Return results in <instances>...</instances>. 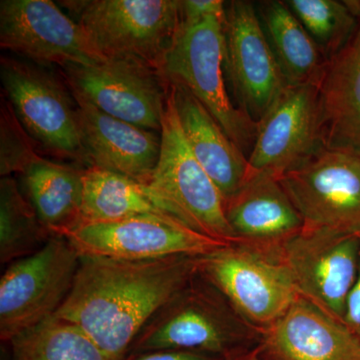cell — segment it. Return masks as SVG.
Here are the masks:
<instances>
[{"label": "cell", "mask_w": 360, "mask_h": 360, "mask_svg": "<svg viewBox=\"0 0 360 360\" xmlns=\"http://www.w3.org/2000/svg\"><path fill=\"white\" fill-rule=\"evenodd\" d=\"M349 2L357 25L326 63L317 86L324 146L360 153V0Z\"/></svg>", "instance_id": "19"}, {"label": "cell", "mask_w": 360, "mask_h": 360, "mask_svg": "<svg viewBox=\"0 0 360 360\" xmlns=\"http://www.w3.org/2000/svg\"><path fill=\"white\" fill-rule=\"evenodd\" d=\"M84 172L41 158L21 174L23 193L53 236L65 238L82 224Z\"/></svg>", "instance_id": "22"}, {"label": "cell", "mask_w": 360, "mask_h": 360, "mask_svg": "<svg viewBox=\"0 0 360 360\" xmlns=\"http://www.w3.org/2000/svg\"><path fill=\"white\" fill-rule=\"evenodd\" d=\"M37 144L22 127L8 101L2 99L0 115V174H22L35 161L41 158Z\"/></svg>", "instance_id": "27"}, {"label": "cell", "mask_w": 360, "mask_h": 360, "mask_svg": "<svg viewBox=\"0 0 360 360\" xmlns=\"http://www.w3.org/2000/svg\"><path fill=\"white\" fill-rule=\"evenodd\" d=\"M63 77L78 101L135 127L161 131L168 84L158 70L134 59L66 65Z\"/></svg>", "instance_id": "10"}, {"label": "cell", "mask_w": 360, "mask_h": 360, "mask_svg": "<svg viewBox=\"0 0 360 360\" xmlns=\"http://www.w3.org/2000/svg\"><path fill=\"white\" fill-rule=\"evenodd\" d=\"M65 238L80 255L122 260L200 257L227 245L179 220L155 217L82 224Z\"/></svg>", "instance_id": "14"}, {"label": "cell", "mask_w": 360, "mask_h": 360, "mask_svg": "<svg viewBox=\"0 0 360 360\" xmlns=\"http://www.w3.org/2000/svg\"><path fill=\"white\" fill-rule=\"evenodd\" d=\"M322 146L319 86L290 84L257 123L248 163L251 169L279 179Z\"/></svg>", "instance_id": "15"}, {"label": "cell", "mask_w": 360, "mask_h": 360, "mask_svg": "<svg viewBox=\"0 0 360 360\" xmlns=\"http://www.w3.org/2000/svg\"><path fill=\"white\" fill-rule=\"evenodd\" d=\"M224 18H206L194 25L179 23L158 72L167 84L191 92L239 149L250 153L257 123L232 103L227 91Z\"/></svg>", "instance_id": "3"}, {"label": "cell", "mask_w": 360, "mask_h": 360, "mask_svg": "<svg viewBox=\"0 0 360 360\" xmlns=\"http://www.w3.org/2000/svg\"><path fill=\"white\" fill-rule=\"evenodd\" d=\"M257 13L288 84H319L328 60L285 1L260 2Z\"/></svg>", "instance_id": "23"}, {"label": "cell", "mask_w": 360, "mask_h": 360, "mask_svg": "<svg viewBox=\"0 0 360 360\" xmlns=\"http://www.w3.org/2000/svg\"><path fill=\"white\" fill-rule=\"evenodd\" d=\"M225 217L238 243L276 257L305 225L279 179L255 170L225 201Z\"/></svg>", "instance_id": "16"}, {"label": "cell", "mask_w": 360, "mask_h": 360, "mask_svg": "<svg viewBox=\"0 0 360 360\" xmlns=\"http://www.w3.org/2000/svg\"><path fill=\"white\" fill-rule=\"evenodd\" d=\"M303 27L329 60L345 46L357 25L349 1L338 0H286Z\"/></svg>", "instance_id": "26"}, {"label": "cell", "mask_w": 360, "mask_h": 360, "mask_svg": "<svg viewBox=\"0 0 360 360\" xmlns=\"http://www.w3.org/2000/svg\"><path fill=\"white\" fill-rule=\"evenodd\" d=\"M225 4L221 0H181L180 23L194 25L210 18H225Z\"/></svg>", "instance_id": "28"}, {"label": "cell", "mask_w": 360, "mask_h": 360, "mask_svg": "<svg viewBox=\"0 0 360 360\" xmlns=\"http://www.w3.org/2000/svg\"><path fill=\"white\" fill-rule=\"evenodd\" d=\"M222 360H262L259 345L241 348L231 354L225 355Z\"/></svg>", "instance_id": "31"}, {"label": "cell", "mask_w": 360, "mask_h": 360, "mask_svg": "<svg viewBox=\"0 0 360 360\" xmlns=\"http://www.w3.org/2000/svg\"><path fill=\"white\" fill-rule=\"evenodd\" d=\"M104 58L134 59L158 70L179 30V0L59 2Z\"/></svg>", "instance_id": "4"}, {"label": "cell", "mask_w": 360, "mask_h": 360, "mask_svg": "<svg viewBox=\"0 0 360 360\" xmlns=\"http://www.w3.org/2000/svg\"><path fill=\"white\" fill-rule=\"evenodd\" d=\"M343 323L360 340V264L356 279L347 297Z\"/></svg>", "instance_id": "30"}, {"label": "cell", "mask_w": 360, "mask_h": 360, "mask_svg": "<svg viewBox=\"0 0 360 360\" xmlns=\"http://www.w3.org/2000/svg\"><path fill=\"white\" fill-rule=\"evenodd\" d=\"M224 357L215 356L200 352H182V350H156V352L130 354L123 360H222Z\"/></svg>", "instance_id": "29"}, {"label": "cell", "mask_w": 360, "mask_h": 360, "mask_svg": "<svg viewBox=\"0 0 360 360\" xmlns=\"http://www.w3.org/2000/svg\"><path fill=\"white\" fill-rule=\"evenodd\" d=\"M260 335L212 284L196 274L146 322L129 354L182 350L224 357L258 345Z\"/></svg>", "instance_id": "2"}, {"label": "cell", "mask_w": 360, "mask_h": 360, "mask_svg": "<svg viewBox=\"0 0 360 360\" xmlns=\"http://www.w3.org/2000/svg\"><path fill=\"white\" fill-rule=\"evenodd\" d=\"M168 86L189 148L224 201L229 200L252 172L248 156L191 92L179 85Z\"/></svg>", "instance_id": "20"}, {"label": "cell", "mask_w": 360, "mask_h": 360, "mask_svg": "<svg viewBox=\"0 0 360 360\" xmlns=\"http://www.w3.org/2000/svg\"><path fill=\"white\" fill-rule=\"evenodd\" d=\"M80 255L63 236L16 260L0 278V340L11 343L56 315L70 295Z\"/></svg>", "instance_id": "6"}, {"label": "cell", "mask_w": 360, "mask_h": 360, "mask_svg": "<svg viewBox=\"0 0 360 360\" xmlns=\"http://www.w3.org/2000/svg\"><path fill=\"white\" fill-rule=\"evenodd\" d=\"M11 360H112L82 328L52 316L9 343Z\"/></svg>", "instance_id": "25"}, {"label": "cell", "mask_w": 360, "mask_h": 360, "mask_svg": "<svg viewBox=\"0 0 360 360\" xmlns=\"http://www.w3.org/2000/svg\"><path fill=\"white\" fill-rule=\"evenodd\" d=\"M0 46L37 65L60 68L106 59L77 21L51 0H1Z\"/></svg>", "instance_id": "12"}, {"label": "cell", "mask_w": 360, "mask_h": 360, "mask_svg": "<svg viewBox=\"0 0 360 360\" xmlns=\"http://www.w3.org/2000/svg\"><path fill=\"white\" fill-rule=\"evenodd\" d=\"M262 360H360V340L340 322L300 297L262 331Z\"/></svg>", "instance_id": "17"}, {"label": "cell", "mask_w": 360, "mask_h": 360, "mask_svg": "<svg viewBox=\"0 0 360 360\" xmlns=\"http://www.w3.org/2000/svg\"><path fill=\"white\" fill-rule=\"evenodd\" d=\"M77 120L87 165L150 184L160 155V132L141 129L78 101Z\"/></svg>", "instance_id": "18"}, {"label": "cell", "mask_w": 360, "mask_h": 360, "mask_svg": "<svg viewBox=\"0 0 360 360\" xmlns=\"http://www.w3.org/2000/svg\"><path fill=\"white\" fill-rule=\"evenodd\" d=\"M139 217H163L186 224L176 208L150 184L103 168H84L82 224Z\"/></svg>", "instance_id": "21"}, {"label": "cell", "mask_w": 360, "mask_h": 360, "mask_svg": "<svg viewBox=\"0 0 360 360\" xmlns=\"http://www.w3.org/2000/svg\"><path fill=\"white\" fill-rule=\"evenodd\" d=\"M196 257L122 260L80 255L54 316L72 322L112 360H123L146 322L198 274Z\"/></svg>", "instance_id": "1"}, {"label": "cell", "mask_w": 360, "mask_h": 360, "mask_svg": "<svg viewBox=\"0 0 360 360\" xmlns=\"http://www.w3.org/2000/svg\"><path fill=\"white\" fill-rule=\"evenodd\" d=\"M160 136V158L149 184L194 231L227 245L238 243L225 217L224 196L187 143L169 86Z\"/></svg>", "instance_id": "9"}, {"label": "cell", "mask_w": 360, "mask_h": 360, "mask_svg": "<svg viewBox=\"0 0 360 360\" xmlns=\"http://www.w3.org/2000/svg\"><path fill=\"white\" fill-rule=\"evenodd\" d=\"M196 270L260 333L300 298L278 257L240 243L196 257Z\"/></svg>", "instance_id": "7"}, {"label": "cell", "mask_w": 360, "mask_h": 360, "mask_svg": "<svg viewBox=\"0 0 360 360\" xmlns=\"http://www.w3.org/2000/svg\"><path fill=\"white\" fill-rule=\"evenodd\" d=\"M278 179L305 225L360 233V153L322 146Z\"/></svg>", "instance_id": "11"}, {"label": "cell", "mask_w": 360, "mask_h": 360, "mask_svg": "<svg viewBox=\"0 0 360 360\" xmlns=\"http://www.w3.org/2000/svg\"><path fill=\"white\" fill-rule=\"evenodd\" d=\"M13 176L0 180V262L11 264L39 250L52 238Z\"/></svg>", "instance_id": "24"}, {"label": "cell", "mask_w": 360, "mask_h": 360, "mask_svg": "<svg viewBox=\"0 0 360 360\" xmlns=\"http://www.w3.org/2000/svg\"><path fill=\"white\" fill-rule=\"evenodd\" d=\"M225 71L240 110L257 123L276 103L288 80L277 63L255 4H225Z\"/></svg>", "instance_id": "13"}, {"label": "cell", "mask_w": 360, "mask_h": 360, "mask_svg": "<svg viewBox=\"0 0 360 360\" xmlns=\"http://www.w3.org/2000/svg\"><path fill=\"white\" fill-rule=\"evenodd\" d=\"M278 257L300 297L343 323L359 274L360 233L304 225L281 246Z\"/></svg>", "instance_id": "8"}, {"label": "cell", "mask_w": 360, "mask_h": 360, "mask_svg": "<svg viewBox=\"0 0 360 360\" xmlns=\"http://www.w3.org/2000/svg\"><path fill=\"white\" fill-rule=\"evenodd\" d=\"M46 68L2 56L0 78L8 103L37 146L56 158L87 165L77 101L65 78Z\"/></svg>", "instance_id": "5"}]
</instances>
